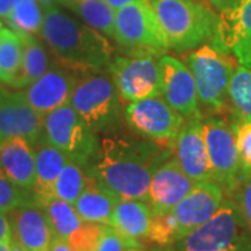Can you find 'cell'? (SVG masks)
Returning a JSON list of instances; mask_svg holds the SVG:
<instances>
[{"mask_svg": "<svg viewBox=\"0 0 251 251\" xmlns=\"http://www.w3.org/2000/svg\"><path fill=\"white\" fill-rule=\"evenodd\" d=\"M44 134L46 143L84 169L98 150L99 141L95 133L69 103L44 117Z\"/></svg>", "mask_w": 251, "mask_h": 251, "instance_id": "obj_8", "label": "cell"}, {"mask_svg": "<svg viewBox=\"0 0 251 251\" xmlns=\"http://www.w3.org/2000/svg\"><path fill=\"white\" fill-rule=\"evenodd\" d=\"M177 251H251V230L237 201L225 198L206 222L177 242Z\"/></svg>", "mask_w": 251, "mask_h": 251, "instance_id": "obj_4", "label": "cell"}, {"mask_svg": "<svg viewBox=\"0 0 251 251\" xmlns=\"http://www.w3.org/2000/svg\"><path fill=\"white\" fill-rule=\"evenodd\" d=\"M119 200L115 193L88 176L85 187L74 202V208L84 222L109 225Z\"/></svg>", "mask_w": 251, "mask_h": 251, "instance_id": "obj_22", "label": "cell"}, {"mask_svg": "<svg viewBox=\"0 0 251 251\" xmlns=\"http://www.w3.org/2000/svg\"><path fill=\"white\" fill-rule=\"evenodd\" d=\"M176 236H177V226L171 212L153 214L150 233L147 237L150 242L156 243L161 247H166L169 244L176 243Z\"/></svg>", "mask_w": 251, "mask_h": 251, "instance_id": "obj_31", "label": "cell"}, {"mask_svg": "<svg viewBox=\"0 0 251 251\" xmlns=\"http://www.w3.org/2000/svg\"><path fill=\"white\" fill-rule=\"evenodd\" d=\"M29 200L32 198L28 196V190L18 187L0 169V211L10 214Z\"/></svg>", "mask_w": 251, "mask_h": 251, "instance_id": "obj_32", "label": "cell"}, {"mask_svg": "<svg viewBox=\"0 0 251 251\" xmlns=\"http://www.w3.org/2000/svg\"><path fill=\"white\" fill-rule=\"evenodd\" d=\"M194 184L196 183L180 168L176 158L163 162L153 172L150 183L147 202L151 206L152 214L171 212Z\"/></svg>", "mask_w": 251, "mask_h": 251, "instance_id": "obj_18", "label": "cell"}, {"mask_svg": "<svg viewBox=\"0 0 251 251\" xmlns=\"http://www.w3.org/2000/svg\"><path fill=\"white\" fill-rule=\"evenodd\" d=\"M87 180L88 175L84 172V168L74 162L67 161L59 177L54 181L53 196L74 204L85 187Z\"/></svg>", "mask_w": 251, "mask_h": 251, "instance_id": "obj_29", "label": "cell"}, {"mask_svg": "<svg viewBox=\"0 0 251 251\" xmlns=\"http://www.w3.org/2000/svg\"><path fill=\"white\" fill-rule=\"evenodd\" d=\"M113 39L130 56L161 57L171 49L151 0L116 10Z\"/></svg>", "mask_w": 251, "mask_h": 251, "instance_id": "obj_5", "label": "cell"}, {"mask_svg": "<svg viewBox=\"0 0 251 251\" xmlns=\"http://www.w3.org/2000/svg\"><path fill=\"white\" fill-rule=\"evenodd\" d=\"M36 201L44 208L56 237H60L67 242L84 224L72 202H67L54 196L36 198Z\"/></svg>", "mask_w": 251, "mask_h": 251, "instance_id": "obj_24", "label": "cell"}, {"mask_svg": "<svg viewBox=\"0 0 251 251\" xmlns=\"http://www.w3.org/2000/svg\"><path fill=\"white\" fill-rule=\"evenodd\" d=\"M0 169L18 187L34 191L35 148L21 137L0 141Z\"/></svg>", "mask_w": 251, "mask_h": 251, "instance_id": "obj_20", "label": "cell"}, {"mask_svg": "<svg viewBox=\"0 0 251 251\" xmlns=\"http://www.w3.org/2000/svg\"><path fill=\"white\" fill-rule=\"evenodd\" d=\"M10 214L14 240H17L27 251H50L54 237L53 230L35 196Z\"/></svg>", "mask_w": 251, "mask_h": 251, "instance_id": "obj_19", "label": "cell"}, {"mask_svg": "<svg viewBox=\"0 0 251 251\" xmlns=\"http://www.w3.org/2000/svg\"><path fill=\"white\" fill-rule=\"evenodd\" d=\"M3 29V23H1V20H0V31Z\"/></svg>", "mask_w": 251, "mask_h": 251, "instance_id": "obj_45", "label": "cell"}, {"mask_svg": "<svg viewBox=\"0 0 251 251\" xmlns=\"http://www.w3.org/2000/svg\"><path fill=\"white\" fill-rule=\"evenodd\" d=\"M120 99L113 78L103 74H90L75 84L69 105L94 133H100L119 122Z\"/></svg>", "mask_w": 251, "mask_h": 251, "instance_id": "obj_6", "label": "cell"}, {"mask_svg": "<svg viewBox=\"0 0 251 251\" xmlns=\"http://www.w3.org/2000/svg\"><path fill=\"white\" fill-rule=\"evenodd\" d=\"M173 150L180 168L194 183L212 180L201 116L184 120Z\"/></svg>", "mask_w": 251, "mask_h": 251, "instance_id": "obj_16", "label": "cell"}, {"mask_svg": "<svg viewBox=\"0 0 251 251\" xmlns=\"http://www.w3.org/2000/svg\"><path fill=\"white\" fill-rule=\"evenodd\" d=\"M159 67L162 98L184 119L200 116L196 81L186 63L175 56L162 54Z\"/></svg>", "mask_w": 251, "mask_h": 251, "instance_id": "obj_14", "label": "cell"}, {"mask_svg": "<svg viewBox=\"0 0 251 251\" xmlns=\"http://www.w3.org/2000/svg\"><path fill=\"white\" fill-rule=\"evenodd\" d=\"M20 35L23 38L24 54H23V67L16 88L27 87L49 70V56L46 53L44 45L36 39L35 35H29V34H20Z\"/></svg>", "mask_w": 251, "mask_h": 251, "instance_id": "obj_26", "label": "cell"}, {"mask_svg": "<svg viewBox=\"0 0 251 251\" xmlns=\"http://www.w3.org/2000/svg\"><path fill=\"white\" fill-rule=\"evenodd\" d=\"M21 137L34 147L45 141L44 117L24 98L23 92L0 91V141Z\"/></svg>", "mask_w": 251, "mask_h": 251, "instance_id": "obj_13", "label": "cell"}, {"mask_svg": "<svg viewBox=\"0 0 251 251\" xmlns=\"http://www.w3.org/2000/svg\"><path fill=\"white\" fill-rule=\"evenodd\" d=\"M236 131L237 151L242 166V177L251 175V120H240L233 126ZM242 180V179H240Z\"/></svg>", "mask_w": 251, "mask_h": 251, "instance_id": "obj_34", "label": "cell"}, {"mask_svg": "<svg viewBox=\"0 0 251 251\" xmlns=\"http://www.w3.org/2000/svg\"><path fill=\"white\" fill-rule=\"evenodd\" d=\"M172 151L152 141L106 137L99 141L98 150L85 171L120 200L148 201L153 172Z\"/></svg>", "mask_w": 251, "mask_h": 251, "instance_id": "obj_1", "label": "cell"}, {"mask_svg": "<svg viewBox=\"0 0 251 251\" xmlns=\"http://www.w3.org/2000/svg\"><path fill=\"white\" fill-rule=\"evenodd\" d=\"M152 209L143 200H119L110 218V226L131 242L147 239L152 222Z\"/></svg>", "mask_w": 251, "mask_h": 251, "instance_id": "obj_21", "label": "cell"}, {"mask_svg": "<svg viewBox=\"0 0 251 251\" xmlns=\"http://www.w3.org/2000/svg\"><path fill=\"white\" fill-rule=\"evenodd\" d=\"M184 63L196 81L198 100L209 110H222L229 99L233 63L225 52L211 44L186 54Z\"/></svg>", "mask_w": 251, "mask_h": 251, "instance_id": "obj_7", "label": "cell"}, {"mask_svg": "<svg viewBox=\"0 0 251 251\" xmlns=\"http://www.w3.org/2000/svg\"><path fill=\"white\" fill-rule=\"evenodd\" d=\"M225 191L214 180L196 183L186 197L171 211L177 226L176 243L206 222L222 205Z\"/></svg>", "mask_w": 251, "mask_h": 251, "instance_id": "obj_12", "label": "cell"}, {"mask_svg": "<svg viewBox=\"0 0 251 251\" xmlns=\"http://www.w3.org/2000/svg\"><path fill=\"white\" fill-rule=\"evenodd\" d=\"M219 13L236 7L242 0H208Z\"/></svg>", "mask_w": 251, "mask_h": 251, "instance_id": "obj_38", "label": "cell"}, {"mask_svg": "<svg viewBox=\"0 0 251 251\" xmlns=\"http://www.w3.org/2000/svg\"><path fill=\"white\" fill-rule=\"evenodd\" d=\"M137 1H143V0H106L109 6L112 9H122L125 6H128V4H133V3H137Z\"/></svg>", "mask_w": 251, "mask_h": 251, "instance_id": "obj_40", "label": "cell"}, {"mask_svg": "<svg viewBox=\"0 0 251 251\" xmlns=\"http://www.w3.org/2000/svg\"><path fill=\"white\" fill-rule=\"evenodd\" d=\"M11 240H13V239H10V240H6V242L0 243V251H10Z\"/></svg>", "mask_w": 251, "mask_h": 251, "instance_id": "obj_44", "label": "cell"}, {"mask_svg": "<svg viewBox=\"0 0 251 251\" xmlns=\"http://www.w3.org/2000/svg\"><path fill=\"white\" fill-rule=\"evenodd\" d=\"M214 46L233 54L240 66L251 69V0H242L236 7L219 14Z\"/></svg>", "mask_w": 251, "mask_h": 251, "instance_id": "obj_15", "label": "cell"}, {"mask_svg": "<svg viewBox=\"0 0 251 251\" xmlns=\"http://www.w3.org/2000/svg\"><path fill=\"white\" fill-rule=\"evenodd\" d=\"M41 35L59 62L70 70L98 72L109 67L113 48L99 31L53 7H46Z\"/></svg>", "mask_w": 251, "mask_h": 251, "instance_id": "obj_2", "label": "cell"}, {"mask_svg": "<svg viewBox=\"0 0 251 251\" xmlns=\"http://www.w3.org/2000/svg\"><path fill=\"white\" fill-rule=\"evenodd\" d=\"M23 38L11 28L0 31V81L16 87L23 67Z\"/></svg>", "mask_w": 251, "mask_h": 251, "instance_id": "obj_25", "label": "cell"}, {"mask_svg": "<svg viewBox=\"0 0 251 251\" xmlns=\"http://www.w3.org/2000/svg\"><path fill=\"white\" fill-rule=\"evenodd\" d=\"M50 251H75L73 249L72 246L66 240H63L60 237H53V242H52V246H50Z\"/></svg>", "mask_w": 251, "mask_h": 251, "instance_id": "obj_39", "label": "cell"}, {"mask_svg": "<svg viewBox=\"0 0 251 251\" xmlns=\"http://www.w3.org/2000/svg\"><path fill=\"white\" fill-rule=\"evenodd\" d=\"M106 225L84 222L81 227L67 240L75 251H95Z\"/></svg>", "mask_w": 251, "mask_h": 251, "instance_id": "obj_33", "label": "cell"}, {"mask_svg": "<svg viewBox=\"0 0 251 251\" xmlns=\"http://www.w3.org/2000/svg\"><path fill=\"white\" fill-rule=\"evenodd\" d=\"M169 48L186 53L196 48L214 45L219 16L198 0H151Z\"/></svg>", "mask_w": 251, "mask_h": 251, "instance_id": "obj_3", "label": "cell"}, {"mask_svg": "<svg viewBox=\"0 0 251 251\" xmlns=\"http://www.w3.org/2000/svg\"><path fill=\"white\" fill-rule=\"evenodd\" d=\"M10 251H27L20 243L17 242V240H11V246H10Z\"/></svg>", "mask_w": 251, "mask_h": 251, "instance_id": "obj_43", "label": "cell"}, {"mask_svg": "<svg viewBox=\"0 0 251 251\" xmlns=\"http://www.w3.org/2000/svg\"><path fill=\"white\" fill-rule=\"evenodd\" d=\"M11 29L18 34L36 35L41 32L44 13L38 0H14L13 10L6 18Z\"/></svg>", "mask_w": 251, "mask_h": 251, "instance_id": "obj_28", "label": "cell"}, {"mask_svg": "<svg viewBox=\"0 0 251 251\" xmlns=\"http://www.w3.org/2000/svg\"><path fill=\"white\" fill-rule=\"evenodd\" d=\"M13 239V229H11V222L7 218L6 212L0 211V243L6 242Z\"/></svg>", "mask_w": 251, "mask_h": 251, "instance_id": "obj_37", "label": "cell"}, {"mask_svg": "<svg viewBox=\"0 0 251 251\" xmlns=\"http://www.w3.org/2000/svg\"><path fill=\"white\" fill-rule=\"evenodd\" d=\"M120 98L135 102L161 97V67L156 56H122L109 64Z\"/></svg>", "mask_w": 251, "mask_h": 251, "instance_id": "obj_11", "label": "cell"}, {"mask_svg": "<svg viewBox=\"0 0 251 251\" xmlns=\"http://www.w3.org/2000/svg\"><path fill=\"white\" fill-rule=\"evenodd\" d=\"M75 84L77 77L70 69L52 67L27 85L23 95L41 116L45 117L54 109L69 103Z\"/></svg>", "mask_w": 251, "mask_h": 251, "instance_id": "obj_17", "label": "cell"}, {"mask_svg": "<svg viewBox=\"0 0 251 251\" xmlns=\"http://www.w3.org/2000/svg\"><path fill=\"white\" fill-rule=\"evenodd\" d=\"M123 251H168V250H163V249H152V250H147V249H144L143 246H134V247H127Z\"/></svg>", "mask_w": 251, "mask_h": 251, "instance_id": "obj_42", "label": "cell"}, {"mask_svg": "<svg viewBox=\"0 0 251 251\" xmlns=\"http://www.w3.org/2000/svg\"><path fill=\"white\" fill-rule=\"evenodd\" d=\"M66 6L74 10L90 27L113 38L116 10L112 9L106 0H67Z\"/></svg>", "mask_w": 251, "mask_h": 251, "instance_id": "obj_27", "label": "cell"}, {"mask_svg": "<svg viewBox=\"0 0 251 251\" xmlns=\"http://www.w3.org/2000/svg\"><path fill=\"white\" fill-rule=\"evenodd\" d=\"M134 246H141V243H135L126 239L125 236L116 232L110 225H106L105 232L102 234L95 251H123L127 247H134Z\"/></svg>", "mask_w": 251, "mask_h": 251, "instance_id": "obj_35", "label": "cell"}, {"mask_svg": "<svg viewBox=\"0 0 251 251\" xmlns=\"http://www.w3.org/2000/svg\"><path fill=\"white\" fill-rule=\"evenodd\" d=\"M234 200L242 209V214L244 216V221L251 230V175L244 176L239 183V187L236 188Z\"/></svg>", "mask_w": 251, "mask_h": 251, "instance_id": "obj_36", "label": "cell"}, {"mask_svg": "<svg viewBox=\"0 0 251 251\" xmlns=\"http://www.w3.org/2000/svg\"><path fill=\"white\" fill-rule=\"evenodd\" d=\"M126 120L135 131L161 147L173 150L184 117L162 97L131 102L126 108Z\"/></svg>", "mask_w": 251, "mask_h": 251, "instance_id": "obj_10", "label": "cell"}, {"mask_svg": "<svg viewBox=\"0 0 251 251\" xmlns=\"http://www.w3.org/2000/svg\"><path fill=\"white\" fill-rule=\"evenodd\" d=\"M38 1H39L41 6H44V9H46V7H53V6L59 4V3H62V4L67 3V0H38Z\"/></svg>", "mask_w": 251, "mask_h": 251, "instance_id": "obj_41", "label": "cell"}, {"mask_svg": "<svg viewBox=\"0 0 251 251\" xmlns=\"http://www.w3.org/2000/svg\"><path fill=\"white\" fill-rule=\"evenodd\" d=\"M35 148V198H48L53 196V186L56 179L63 171L66 155L46 141H42Z\"/></svg>", "mask_w": 251, "mask_h": 251, "instance_id": "obj_23", "label": "cell"}, {"mask_svg": "<svg viewBox=\"0 0 251 251\" xmlns=\"http://www.w3.org/2000/svg\"><path fill=\"white\" fill-rule=\"evenodd\" d=\"M229 99L240 120H251V69L236 67L229 84Z\"/></svg>", "mask_w": 251, "mask_h": 251, "instance_id": "obj_30", "label": "cell"}, {"mask_svg": "<svg viewBox=\"0 0 251 251\" xmlns=\"http://www.w3.org/2000/svg\"><path fill=\"white\" fill-rule=\"evenodd\" d=\"M202 128L212 180L224 188L225 193L233 194L242 179L236 131L219 117H208L202 122Z\"/></svg>", "mask_w": 251, "mask_h": 251, "instance_id": "obj_9", "label": "cell"}]
</instances>
